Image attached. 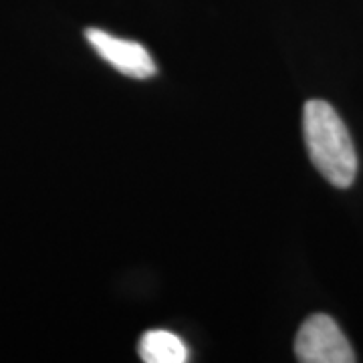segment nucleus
Masks as SVG:
<instances>
[{
	"mask_svg": "<svg viewBox=\"0 0 363 363\" xmlns=\"http://www.w3.org/2000/svg\"><path fill=\"white\" fill-rule=\"evenodd\" d=\"M140 357L145 363H184L188 362V347L178 335L156 329L142 335Z\"/></svg>",
	"mask_w": 363,
	"mask_h": 363,
	"instance_id": "obj_4",
	"label": "nucleus"
},
{
	"mask_svg": "<svg viewBox=\"0 0 363 363\" xmlns=\"http://www.w3.org/2000/svg\"><path fill=\"white\" fill-rule=\"evenodd\" d=\"M85 39L95 52L117 69L119 73L131 79H150L157 73V67L145 47L133 40L117 39L101 28H87Z\"/></svg>",
	"mask_w": 363,
	"mask_h": 363,
	"instance_id": "obj_3",
	"label": "nucleus"
},
{
	"mask_svg": "<svg viewBox=\"0 0 363 363\" xmlns=\"http://www.w3.org/2000/svg\"><path fill=\"white\" fill-rule=\"evenodd\" d=\"M295 355L303 363H353L357 362L350 341L339 325L323 313L311 315L298 329Z\"/></svg>",
	"mask_w": 363,
	"mask_h": 363,
	"instance_id": "obj_2",
	"label": "nucleus"
},
{
	"mask_svg": "<svg viewBox=\"0 0 363 363\" xmlns=\"http://www.w3.org/2000/svg\"><path fill=\"white\" fill-rule=\"evenodd\" d=\"M303 135L313 166L337 188H350L357 176V154L339 113L321 99L303 107Z\"/></svg>",
	"mask_w": 363,
	"mask_h": 363,
	"instance_id": "obj_1",
	"label": "nucleus"
}]
</instances>
